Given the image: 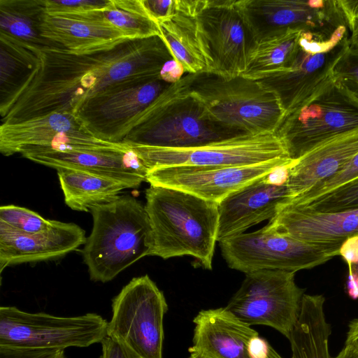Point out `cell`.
<instances>
[{"label": "cell", "instance_id": "f546056e", "mask_svg": "<svg viewBox=\"0 0 358 358\" xmlns=\"http://www.w3.org/2000/svg\"><path fill=\"white\" fill-rule=\"evenodd\" d=\"M43 0H1L0 32L38 47L52 46L39 31Z\"/></svg>", "mask_w": 358, "mask_h": 358}, {"label": "cell", "instance_id": "4dcf8cb0", "mask_svg": "<svg viewBox=\"0 0 358 358\" xmlns=\"http://www.w3.org/2000/svg\"><path fill=\"white\" fill-rule=\"evenodd\" d=\"M301 32L289 30L256 43L242 76L259 80L283 70L296 50Z\"/></svg>", "mask_w": 358, "mask_h": 358}, {"label": "cell", "instance_id": "4316f807", "mask_svg": "<svg viewBox=\"0 0 358 358\" xmlns=\"http://www.w3.org/2000/svg\"><path fill=\"white\" fill-rule=\"evenodd\" d=\"M65 203L72 210L90 212L110 203L127 187L112 178L76 169L57 170Z\"/></svg>", "mask_w": 358, "mask_h": 358}, {"label": "cell", "instance_id": "d6a6232c", "mask_svg": "<svg viewBox=\"0 0 358 358\" xmlns=\"http://www.w3.org/2000/svg\"><path fill=\"white\" fill-rule=\"evenodd\" d=\"M0 222L21 233L34 234L48 229L54 220L45 219L30 209L9 204L0 207Z\"/></svg>", "mask_w": 358, "mask_h": 358}, {"label": "cell", "instance_id": "836d02e7", "mask_svg": "<svg viewBox=\"0 0 358 358\" xmlns=\"http://www.w3.org/2000/svg\"><path fill=\"white\" fill-rule=\"evenodd\" d=\"M331 78L358 101V48L349 45L334 66Z\"/></svg>", "mask_w": 358, "mask_h": 358}, {"label": "cell", "instance_id": "f35d334b", "mask_svg": "<svg viewBox=\"0 0 358 358\" xmlns=\"http://www.w3.org/2000/svg\"><path fill=\"white\" fill-rule=\"evenodd\" d=\"M101 344L102 353L100 358H136L108 336H106Z\"/></svg>", "mask_w": 358, "mask_h": 358}, {"label": "cell", "instance_id": "7402d4cb", "mask_svg": "<svg viewBox=\"0 0 358 358\" xmlns=\"http://www.w3.org/2000/svg\"><path fill=\"white\" fill-rule=\"evenodd\" d=\"M264 227L307 243L342 245L358 236V208L320 213L286 204Z\"/></svg>", "mask_w": 358, "mask_h": 358}, {"label": "cell", "instance_id": "4fadbf2b", "mask_svg": "<svg viewBox=\"0 0 358 358\" xmlns=\"http://www.w3.org/2000/svg\"><path fill=\"white\" fill-rule=\"evenodd\" d=\"M196 23L206 73L226 78L242 76L256 41L236 0H202Z\"/></svg>", "mask_w": 358, "mask_h": 358}, {"label": "cell", "instance_id": "9c48e42d", "mask_svg": "<svg viewBox=\"0 0 358 358\" xmlns=\"http://www.w3.org/2000/svg\"><path fill=\"white\" fill-rule=\"evenodd\" d=\"M108 321L94 313L59 317L0 307V346L64 350L87 348L108 336Z\"/></svg>", "mask_w": 358, "mask_h": 358}, {"label": "cell", "instance_id": "ab89813d", "mask_svg": "<svg viewBox=\"0 0 358 358\" xmlns=\"http://www.w3.org/2000/svg\"><path fill=\"white\" fill-rule=\"evenodd\" d=\"M185 74L182 66L173 59L164 65L160 77L164 81L173 84L179 81Z\"/></svg>", "mask_w": 358, "mask_h": 358}, {"label": "cell", "instance_id": "8fae6325", "mask_svg": "<svg viewBox=\"0 0 358 358\" xmlns=\"http://www.w3.org/2000/svg\"><path fill=\"white\" fill-rule=\"evenodd\" d=\"M294 276V272L280 270L246 273L225 308L250 326H268L289 339L304 295Z\"/></svg>", "mask_w": 358, "mask_h": 358}, {"label": "cell", "instance_id": "e0dca14e", "mask_svg": "<svg viewBox=\"0 0 358 358\" xmlns=\"http://www.w3.org/2000/svg\"><path fill=\"white\" fill-rule=\"evenodd\" d=\"M171 85L161 77L117 85L92 96L77 115L96 137L122 143L121 134L125 127Z\"/></svg>", "mask_w": 358, "mask_h": 358}, {"label": "cell", "instance_id": "603a6c76", "mask_svg": "<svg viewBox=\"0 0 358 358\" xmlns=\"http://www.w3.org/2000/svg\"><path fill=\"white\" fill-rule=\"evenodd\" d=\"M39 31L41 37L52 46L76 55L110 50L133 39L124 31L101 21L45 12Z\"/></svg>", "mask_w": 358, "mask_h": 358}, {"label": "cell", "instance_id": "f1b7e54d", "mask_svg": "<svg viewBox=\"0 0 358 358\" xmlns=\"http://www.w3.org/2000/svg\"><path fill=\"white\" fill-rule=\"evenodd\" d=\"M1 103L26 82L38 62L36 45L0 32Z\"/></svg>", "mask_w": 358, "mask_h": 358}, {"label": "cell", "instance_id": "bcb514c9", "mask_svg": "<svg viewBox=\"0 0 358 358\" xmlns=\"http://www.w3.org/2000/svg\"><path fill=\"white\" fill-rule=\"evenodd\" d=\"M189 358H201V357H197V356H195V355H190V356L189 357Z\"/></svg>", "mask_w": 358, "mask_h": 358}, {"label": "cell", "instance_id": "277c9868", "mask_svg": "<svg viewBox=\"0 0 358 358\" xmlns=\"http://www.w3.org/2000/svg\"><path fill=\"white\" fill-rule=\"evenodd\" d=\"M93 227L83 250L90 278L107 282L144 257L152 255V230L145 206L130 195L94 207Z\"/></svg>", "mask_w": 358, "mask_h": 358}, {"label": "cell", "instance_id": "2e32d148", "mask_svg": "<svg viewBox=\"0 0 358 358\" xmlns=\"http://www.w3.org/2000/svg\"><path fill=\"white\" fill-rule=\"evenodd\" d=\"M124 143H112L94 136L77 114L53 112L17 123L0 126V152L12 155L27 148L53 150L115 149Z\"/></svg>", "mask_w": 358, "mask_h": 358}, {"label": "cell", "instance_id": "44dd1931", "mask_svg": "<svg viewBox=\"0 0 358 358\" xmlns=\"http://www.w3.org/2000/svg\"><path fill=\"white\" fill-rule=\"evenodd\" d=\"M87 241L85 231L73 222L54 220L47 230L24 234L0 222V270L27 262L47 261L76 250Z\"/></svg>", "mask_w": 358, "mask_h": 358}, {"label": "cell", "instance_id": "83f0119b", "mask_svg": "<svg viewBox=\"0 0 358 358\" xmlns=\"http://www.w3.org/2000/svg\"><path fill=\"white\" fill-rule=\"evenodd\" d=\"M66 15L107 23L133 39L160 36L159 25L147 11L143 0H111L103 9Z\"/></svg>", "mask_w": 358, "mask_h": 358}, {"label": "cell", "instance_id": "ac0fdd59", "mask_svg": "<svg viewBox=\"0 0 358 358\" xmlns=\"http://www.w3.org/2000/svg\"><path fill=\"white\" fill-rule=\"evenodd\" d=\"M190 355L201 358H282L258 332L226 308L202 310Z\"/></svg>", "mask_w": 358, "mask_h": 358}, {"label": "cell", "instance_id": "9a60e30c", "mask_svg": "<svg viewBox=\"0 0 358 358\" xmlns=\"http://www.w3.org/2000/svg\"><path fill=\"white\" fill-rule=\"evenodd\" d=\"M294 162L290 159H279L245 166L159 167L148 171L146 181L150 185L177 189L219 203L234 192Z\"/></svg>", "mask_w": 358, "mask_h": 358}, {"label": "cell", "instance_id": "f6af8a7d", "mask_svg": "<svg viewBox=\"0 0 358 358\" xmlns=\"http://www.w3.org/2000/svg\"><path fill=\"white\" fill-rule=\"evenodd\" d=\"M349 31L350 33V45L352 47L358 48V17L354 22Z\"/></svg>", "mask_w": 358, "mask_h": 358}, {"label": "cell", "instance_id": "8992f818", "mask_svg": "<svg viewBox=\"0 0 358 358\" xmlns=\"http://www.w3.org/2000/svg\"><path fill=\"white\" fill-rule=\"evenodd\" d=\"M358 128V101L332 78L291 111L274 134L296 161L324 142Z\"/></svg>", "mask_w": 358, "mask_h": 358}, {"label": "cell", "instance_id": "52a82bcc", "mask_svg": "<svg viewBox=\"0 0 358 358\" xmlns=\"http://www.w3.org/2000/svg\"><path fill=\"white\" fill-rule=\"evenodd\" d=\"M163 292L148 275L132 278L112 301L108 336L136 358H162Z\"/></svg>", "mask_w": 358, "mask_h": 358}, {"label": "cell", "instance_id": "7a4b0ae2", "mask_svg": "<svg viewBox=\"0 0 358 358\" xmlns=\"http://www.w3.org/2000/svg\"><path fill=\"white\" fill-rule=\"evenodd\" d=\"M145 208L154 241L152 256H190L212 269L217 242L218 203L173 188L150 185Z\"/></svg>", "mask_w": 358, "mask_h": 358}, {"label": "cell", "instance_id": "ffe728a7", "mask_svg": "<svg viewBox=\"0 0 358 358\" xmlns=\"http://www.w3.org/2000/svg\"><path fill=\"white\" fill-rule=\"evenodd\" d=\"M271 176L244 187L218 203L217 242L271 220L290 201L292 195L286 181L271 180Z\"/></svg>", "mask_w": 358, "mask_h": 358}, {"label": "cell", "instance_id": "d6986e66", "mask_svg": "<svg viewBox=\"0 0 358 358\" xmlns=\"http://www.w3.org/2000/svg\"><path fill=\"white\" fill-rule=\"evenodd\" d=\"M20 153L36 163L56 170L76 169L122 182L127 188H137L146 181L148 169L127 144L116 149L53 150L27 148Z\"/></svg>", "mask_w": 358, "mask_h": 358}, {"label": "cell", "instance_id": "30bf717a", "mask_svg": "<svg viewBox=\"0 0 358 358\" xmlns=\"http://www.w3.org/2000/svg\"><path fill=\"white\" fill-rule=\"evenodd\" d=\"M256 43L289 30L324 40L349 31L337 0H236Z\"/></svg>", "mask_w": 358, "mask_h": 358}, {"label": "cell", "instance_id": "d4e9b609", "mask_svg": "<svg viewBox=\"0 0 358 358\" xmlns=\"http://www.w3.org/2000/svg\"><path fill=\"white\" fill-rule=\"evenodd\" d=\"M200 6L201 0H176L174 15L157 23L160 36L185 73L196 74L207 69L196 31V15Z\"/></svg>", "mask_w": 358, "mask_h": 358}, {"label": "cell", "instance_id": "7bdbcfd3", "mask_svg": "<svg viewBox=\"0 0 358 358\" xmlns=\"http://www.w3.org/2000/svg\"><path fill=\"white\" fill-rule=\"evenodd\" d=\"M345 345H350L358 351V319L352 321L349 324Z\"/></svg>", "mask_w": 358, "mask_h": 358}, {"label": "cell", "instance_id": "8d00e7d4", "mask_svg": "<svg viewBox=\"0 0 358 358\" xmlns=\"http://www.w3.org/2000/svg\"><path fill=\"white\" fill-rule=\"evenodd\" d=\"M0 358H66L64 350L0 346Z\"/></svg>", "mask_w": 358, "mask_h": 358}, {"label": "cell", "instance_id": "74e56055", "mask_svg": "<svg viewBox=\"0 0 358 358\" xmlns=\"http://www.w3.org/2000/svg\"><path fill=\"white\" fill-rule=\"evenodd\" d=\"M143 4L157 23L172 17L176 11V0H143Z\"/></svg>", "mask_w": 358, "mask_h": 358}, {"label": "cell", "instance_id": "e575fe53", "mask_svg": "<svg viewBox=\"0 0 358 358\" xmlns=\"http://www.w3.org/2000/svg\"><path fill=\"white\" fill-rule=\"evenodd\" d=\"M358 177V153L336 174L321 182L290 201L287 204H301L329 192Z\"/></svg>", "mask_w": 358, "mask_h": 358}, {"label": "cell", "instance_id": "3957f363", "mask_svg": "<svg viewBox=\"0 0 358 358\" xmlns=\"http://www.w3.org/2000/svg\"><path fill=\"white\" fill-rule=\"evenodd\" d=\"M191 74L166 88L123 129L122 143L187 148L246 135L215 122L190 87Z\"/></svg>", "mask_w": 358, "mask_h": 358}, {"label": "cell", "instance_id": "5bb4252c", "mask_svg": "<svg viewBox=\"0 0 358 358\" xmlns=\"http://www.w3.org/2000/svg\"><path fill=\"white\" fill-rule=\"evenodd\" d=\"M350 45V36L323 40L301 32L287 66L258 81L278 97L287 113L331 79L334 66Z\"/></svg>", "mask_w": 358, "mask_h": 358}, {"label": "cell", "instance_id": "6da1fadb", "mask_svg": "<svg viewBox=\"0 0 358 358\" xmlns=\"http://www.w3.org/2000/svg\"><path fill=\"white\" fill-rule=\"evenodd\" d=\"M36 66L22 86L0 104L1 124L53 112L77 114L106 89L160 77L173 57L160 36L126 41L104 51L76 55L54 46L36 47Z\"/></svg>", "mask_w": 358, "mask_h": 358}, {"label": "cell", "instance_id": "5b68a950", "mask_svg": "<svg viewBox=\"0 0 358 358\" xmlns=\"http://www.w3.org/2000/svg\"><path fill=\"white\" fill-rule=\"evenodd\" d=\"M191 74L190 87L211 117L243 134L274 133L285 115L276 95L258 80Z\"/></svg>", "mask_w": 358, "mask_h": 358}, {"label": "cell", "instance_id": "b9f144b4", "mask_svg": "<svg viewBox=\"0 0 358 358\" xmlns=\"http://www.w3.org/2000/svg\"><path fill=\"white\" fill-rule=\"evenodd\" d=\"M348 267V293L352 299H358V263Z\"/></svg>", "mask_w": 358, "mask_h": 358}, {"label": "cell", "instance_id": "ee69618b", "mask_svg": "<svg viewBox=\"0 0 358 358\" xmlns=\"http://www.w3.org/2000/svg\"><path fill=\"white\" fill-rule=\"evenodd\" d=\"M334 358H358V351L353 347L345 345L339 354Z\"/></svg>", "mask_w": 358, "mask_h": 358}, {"label": "cell", "instance_id": "1f68e13d", "mask_svg": "<svg viewBox=\"0 0 358 358\" xmlns=\"http://www.w3.org/2000/svg\"><path fill=\"white\" fill-rule=\"evenodd\" d=\"M320 213H335L358 208V177L301 204H291Z\"/></svg>", "mask_w": 358, "mask_h": 358}, {"label": "cell", "instance_id": "ba28073f", "mask_svg": "<svg viewBox=\"0 0 358 358\" xmlns=\"http://www.w3.org/2000/svg\"><path fill=\"white\" fill-rule=\"evenodd\" d=\"M228 266L245 274L262 270L296 273L321 265L339 255V245L304 242L265 227L219 242Z\"/></svg>", "mask_w": 358, "mask_h": 358}, {"label": "cell", "instance_id": "d590c367", "mask_svg": "<svg viewBox=\"0 0 358 358\" xmlns=\"http://www.w3.org/2000/svg\"><path fill=\"white\" fill-rule=\"evenodd\" d=\"M111 0H43V10L50 15L80 14L103 9Z\"/></svg>", "mask_w": 358, "mask_h": 358}, {"label": "cell", "instance_id": "cb8c5ba5", "mask_svg": "<svg viewBox=\"0 0 358 358\" xmlns=\"http://www.w3.org/2000/svg\"><path fill=\"white\" fill-rule=\"evenodd\" d=\"M357 153L358 128L324 142L294 161L286 180L290 201L336 174Z\"/></svg>", "mask_w": 358, "mask_h": 358}, {"label": "cell", "instance_id": "484cf974", "mask_svg": "<svg viewBox=\"0 0 358 358\" xmlns=\"http://www.w3.org/2000/svg\"><path fill=\"white\" fill-rule=\"evenodd\" d=\"M323 295L304 294L298 320L291 332L292 358H331V326L324 312Z\"/></svg>", "mask_w": 358, "mask_h": 358}, {"label": "cell", "instance_id": "7c38bea8", "mask_svg": "<svg viewBox=\"0 0 358 358\" xmlns=\"http://www.w3.org/2000/svg\"><path fill=\"white\" fill-rule=\"evenodd\" d=\"M127 144L148 171L173 166H245L290 159L274 133L242 135L187 148Z\"/></svg>", "mask_w": 358, "mask_h": 358}, {"label": "cell", "instance_id": "60d3db41", "mask_svg": "<svg viewBox=\"0 0 358 358\" xmlns=\"http://www.w3.org/2000/svg\"><path fill=\"white\" fill-rule=\"evenodd\" d=\"M339 255L348 266L358 263V236L349 238L343 242Z\"/></svg>", "mask_w": 358, "mask_h": 358}]
</instances>
